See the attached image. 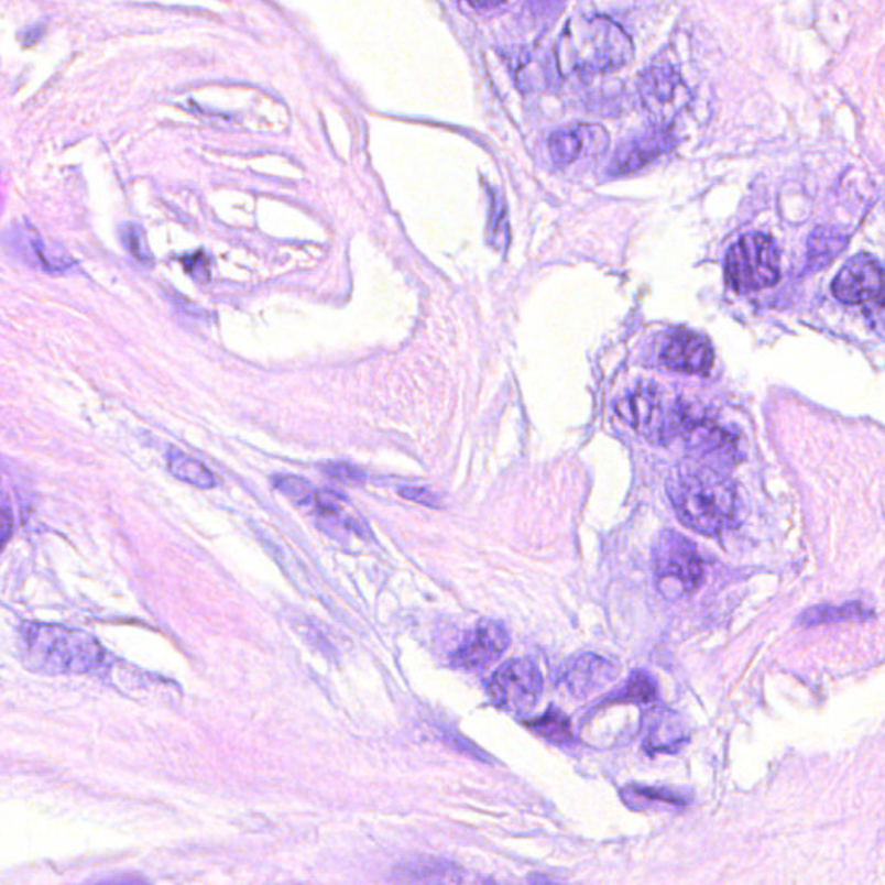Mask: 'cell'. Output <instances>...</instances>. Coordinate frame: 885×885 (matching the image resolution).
Returning a JSON list of instances; mask_svg holds the SVG:
<instances>
[{"mask_svg":"<svg viewBox=\"0 0 885 885\" xmlns=\"http://www.w3.org/2000/svg\"><path fill=\"white\" fill-rule=\"evenodd\" d=\"M24 668L47 676L85 675L105 663V648L84 630L63 624L29 623L20 632Z\"/></svg>","mask_w":885,"mask_h":885,"instance_id":"6da1fadb","label":"cell"},{"mask_svg":"<svg viewBox=\"0 0 885 885\" xmlns=\"http://www.w3.org/2000/svg\"><path fill=\"white\" fill-rule=\"evenodd\" d=\"M556 56L564 73L608 72L629 65L633 44L629 33L611 18L580 14L566 24Z\"/></svg>","mask_w":885,"mask_h":885,"instance_id":"7a4b0ae2","label":"cell"},{"mask_svg":"<svg viewBox=\"0 0 885 885\" xmlns=\"http://www.w3.org/2000/svg\"><path fill=\"white\" fill-rule=\"evenodd\" d=\"M676 514L699 535H720L732 526L736 499L733 484L717 469L706 467L685 472L671 487Z\"/></svg>","mask_w":885,"mask_h":885,"instance_id":"3957f363","label":"cell"},{"mask_svg":"<svg viewBox=\"0 0 885 885\" xmlns=\"http://www.w3.org/2000/svg\"><path fill=\"white\" fill-rule=\"evenodd\" d=\"M654 571L660 596L668 600L692 596L704 581V568L696 545L671 529L660 533L654 545Z\"/></svg>","mask_w":885,"mask_h":885,"instance_id":"277c9868","label":"cell"},{"mask_svg":"<svg viewBox=\"0 0 885 885\" xmlns=\"http://www.w3.org/2000/svg\"><path fill=\"white\" fill-rule=\"evenodd\" d=\"M780 277L777 245L768 236L749 233L735 242L726 256V278L736 293H754L773 286Z\"/></svg>","mask_w":885,"mask_h":885,"instance_id":"5b68a950","label":"cell"},{"mask_svg":"<svg viewBox=\"0 0 885 885\" xmlns=\"http://www.w3.org/2000/svg\"><path fill=\"white\" fill-rule=\"evenodd\" d=\"M618 414L638 435L653 442H666L678 435L681 408L657 386H644L618 403Z\"/></svg>","mask_w":885,"mask_h":885,"instance_id":"8992f818","label":"cell"},{"mask_svg":"<svg viewBox=\"0 0 885 885\" xmlns=\"http://www.w3.org/2000/svg\"><path fill=\"white\" fill-rule=\"evenodd\" d=\"M542 673L529 659H514L502 664L488 681V692L493 702L514 714L533 711L542 696Z\"/></svg>","mask_w":885,"mask_h":885,"instance_id":"52a82bcc","label":"cell"},{"mask_svg":"<svg viewBox=\"0 0 885 885\" xmlns=\"http://www.w3.org/2000/svg\"><path fill=\"white\" fill-rule=\"evenodd\" d=\"M678 435L687 442L688 450L700 459L718 463H733L739 454V445L732 433L708 417H696L681 408Z\"/></svg>","mask_w":885,"mask_h":885,"instance_id":"ba28073f","label":"cell"},{"mask_svg":"<svg viewBox=\"0 0 885 885\" xmlns=\"http://www.w3.org/2000/svg\"><path fill=\"white\" fill-rule=\"evenodd\" d=\"M832 293L845 305H863L882 299L881 263L870 254L851 258L833 281Z\"/></svg>","mask_w":885,"mask_h":885,"instance_id":"9c48e42d","label":"cell"},{"mask_svg":"<svg viewBox=\"0 0 885 885\" xmlns=\"http://www.w3.org/2000/svg\"><path fill=\"white\" fill-rule=\"evenodd\" d=\"M509 644L511 636L502 623L481 621L451 654V663L459 668H484L488 664L495 663L507 651Z\"/></svg>","mask_w":885,"mask_h":885,"instance_id":"30bf717a","label":"cell"},{"mask_svg":"<svg viewBox=\"0 0 885 885\" xmlns=\"http://www.w3.org/2000/svg\"><path fill=\"white\" fill-rule=\"evenodd\" d=\"M609 148V135L600 125L583 123L571 129L557 130L548 141L550 156L557 165H571L576 160L600 156Z\"/></svg>","mask_w":885,"mask_h":885,"instance_id":"8fae6325","label":"cell"},{"mask_svg":"<svg viewBox=\"0 0 885 885\" xmlns=\"http://www.w3.org/2000/svg\"><path fill=\"white\" fill-rule=\"evenodd\" d=\"M660 359L673 371L706 374L714 362V353L708 339L690 330H676L664 342Z\"/></svg>","mask_w":885,"mask_h":885,"instance_id":"7c38bea8","label":"cell"},{"mask_svg":"<svg viewBox=\"0 0 885 885\" xmlns=\"http://www.w3.org/2000/svg\"><path fill=\"white\" fill-rule=\"evenodd\" d=\"M616 675V666L611 660L593 656V654H584L560 669L559 684L571 696L587 697L611 684Z\"/></svg>","mask_w":885,"mask_h":885,"instance_id":"4fadbf2b","label":"cell"},{"mask_svg":"<svg viewBox=\"0 0 885 885\" xmlns=\"http://www.w3.org/2000/svg\"><path fill=\"white\" fill-rule=\"evenodd\" d=\"M398 885H462V868L438 857H415L393 870Z\"/></svg>","mask_w":885,"mask_h":885,"instance_id":"5bb4252c","label":"cell"},{"mask_svg":"<svg viewBox=\"0 0 885 885\" xmlns=\"http://www.w3.org/2000/svg\"><path fill=\"white\" fill-rule=\"evenodd\" d=\"M644 726L645 747L651 753H673L688 741L687 724L668 709H654Z\"/></svg>","mask_w":885,"mask_h":885,"instance_id":"9a60e30c","label":"cell"},{"mask_svg":"<svg viewBox=\"0 0 885 885\" xmlns=\"http://www.w3.org/2000/svg\"><path fill=\"white\" fill-rule=\"evenodd\" d=\"M681 78L669 68L648 69L642 77V99L651 111L663 113L664 108L676 102L680 97Z\"/></svg>","mask_w":885,"mask_h":885,"instance_id":"2e32d148","label":"cell"},{"mask_svg":"<svg viewBox=\"0 0 885 885\" xmlns=\"http://www.w3.org/2000/svg\"><path fill=\"white\" fill-rule=\"evenodd\" d=\"M668 142L669 138L666 133H653V135L648 133L645 138L635 139L632 144L623 148L618 154V172L629 174V172L642 168L668 150Z\"/></svg>","mask_w":885,"mask_h":885,"instance_id":"e0dca14e","label":"cell"},{"mask_svg":"<svg viewBox=\"0 0 885 885\" xmlns=\"http://www.w3.org/2000/svg\"><path fill=\"white\" fill-rule=\"evenodd\" d=\"M850 236L835 227H820L809 239V263L813 269H823L842 253Z\"/></svg>","mask_w":885,"mask_h":885,"instance_id":"ac0fdd59","label":"cell"},{"mask_svg":"<svg viewBox=\"0 0 885 885\" xmlns=\"http://www.w3.org/2000/svg\"><path fill=\"white\" fill-rule=\"evenodd\" d=\"M18 233L21 236V242H18V248H20L21 253L26 256L29 262H35L36 265L47 270V272H61V270L68 269L72 265L69 258H66L65 254L57 256V254L51 253L41 233L33 232L32 229Z\"/></svg>","mask_w":885,"mask_h":885,"instance_id":"d6986e66","label":"cell"},{"mask_svg":"<svg viewBox=\"0 0 885 885\" xmlns=\"http://www.w3.org/2000/svg\"><path fill=\"white\" fill-rule=\"evenodd\" d=\"M168 471L190 487L210 490L217 484V479L211 474L210 469L199 460L193 459L189 455L174 451L168 457Z\"/></svg>","mask_w":885,"mask_h":885,"instance_id":"ffe728a7","label":"cell"},{"mask_svg":"<svg viewBox=\"0 0 885 885\" xmlns=\"http://www.w3.org/2000/svg\"><path fill=\"white\" fill-rule=\"evenodd\" d=\"M870 618V612L856 602L845 605H820V608L809 609L801 616V623L806 626H817V624L839 623V621H853Z\"/></svg>","mask_w":885,"mask_h":885,"instance_id":"44dd1931","label":"cell"},{"mask_svg":"<svg viewBox=\"0 0 885 885\" xmlns=\"http://www.w3.org/2000/svg\"><path fill=\"white\" fill-rule=\"evenodd\" d=\"M538 735L545 736L556 744H566L572 741L571 721L559 709H548L544 717L529 723Z\"/></svg>","mask_w":885,"mask_h":885,"instance_id":"7402d4cb","label":"cell"},{"mask_svg":"<svg viewBox=\"0 0 885 885\" xmlns=\"http://www.w3.org/2000/svg\"><path fill=\"white\" fill-rule=\"evenodd\" d=\"M623 702H636V704H648L656 699V685L651 680V676L645 673H635L624 687L623 692L618 696Z\"/></svg>","mask_w":885,"mask_h":885,"instance_id":"603a6c76","label":"cell"},{"mask_svg":"<svg viewBox=\"0 0 885 885\" xmlns=\"http://www.w3.org/2000/svg\"><path fill=\"white\" fill-rule=\"evenodd\" d=\"M274 484L282 495H286L294 503H306L314 500V487L305 479L296 478V476H278Z\"/></svg>","mask_w":885,"mask_h":885,"instance_id":"cb8c5ba5","label":"cell"},{"mask_svg":"<svg viewBox=\"0 0 885 885\" xmlns=\"http://www.w3.org/2000/svg\"><path fill=\"white\" fill-rule=\"evenodd\" d=\"M121 239H123V244L127 245V250L135 260L142 263L153 262V253H151L150 245H148V239H145V232L142 227L129 223L121 230Z\"/></svg>","mask_w":885,"mask_h":885,"instance_id":"d4e9b609","label":"cell"},{"mask_svg":"<svg viewBox=\"0 0 885 885\" xmlns=\"http://www.w3.org/2000/svg\"><path fill=\"white\" fill-rule=\"evenodd\" d=\"M324 471L336 481H341V483H359L363 479L362 472L357 467L348 466V463H329V466L324 467Z\"/></svg>","mask_w":885,"mask_h":885,"instance_id":"484cf974","label":"cell"},{"mask_svg":"<svg viewBox=\"0 0 885 885\" xmlns=\"http://www.w3.org/2000/svg\"><path fill=\"white\" fill-rule=\"evenodd\" d=\"M400 495L412 502L423 503L426 507H439L438 496L426 488L403 487L400 488Z\"/></svg>","mask_w":885,"mask_h":885,"instance_id":"4316f807","label":"cell"},{"mask_svg":"<svg viewBox=\"0 0 885 885\" xmlns=\"http://www.w3.org/2000/svg\"><path fill=\"white\" fill-rule=\"evenodd\" d=\"M90 885H151L148 878L138 874H118L113 877L105 878V881L96 882Z\"/></svg>","mask_w":885,"mask_h":885,"instance_id":"83f0119b","label":"cell"},{"mask_svg":"<svg viewBox=\"0 0 885 885\" xmlns=\"http://www.w3.org/2000/svg\"><path fill=\"white\" fill-rule=\"evenodd\" d=\"M12 533V515L8 509L0 511V548L8 544Z\"/></svg>","mask_w":885,"mask_h":885,"instance_id":"f1b7e54d","label":"cell"},{"mask_svg":"<svg viewBox=\"0 0 885 885\" xmlns=\"http://www.w3.org/2000/svg\"><path fill=\"white\" fill-rule=\"evenodd\" d=\"M472 8L476 9H495L500 8V2H471Z\"/></svg>","mask_w":885,"mask_h":885,"instance_id":"f546056e","label":"cell"},{"mask_svg":"<svg viewBox=\"0 0 885 885\" xmlns=\"http://www.w3.org/2000/svg\"><path fill=\"white\" fill-rule=\"evenodd\" d=\"M481 885H499V884H496V882H493V881H484V882H481Z\"/></svg>","mask_w":885,"mask_h":885,"instance_id":"4dcf8cb0","label":"cell"}]
</instances>
